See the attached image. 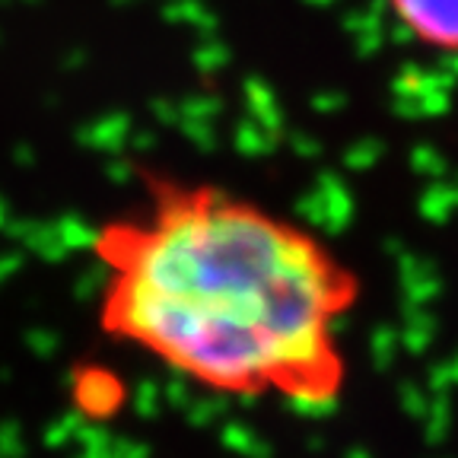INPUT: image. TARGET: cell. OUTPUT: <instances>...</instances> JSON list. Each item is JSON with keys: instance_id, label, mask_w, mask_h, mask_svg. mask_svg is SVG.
Wrapping results in <instances>:
<instances>
[{"instance_id": "7a4b0ae2", "label": "cell", "mask_w": 458, "mask_h": 458, "mask_svg": "<svg viewBox=\"0 0 458 458\" xmlns=\"http://www.w3.org/2000/svg\"><path fill=\"white\" fill-rule=\"evenodd\" d=\"M386 7L414 45L458 57V0H386Z\"/></svg>"}, {"instance_id": "6da1fadb", "label": "cell", "mask_w": 458, "mask_h": 458, "mask_svg": "<svg viewBox=\"0 0 458 458\" xmlns=\"http://www.w3.org/2000/svg\"><path fill=\"white\" fill-rule=\"evenodd\" d=\"M140 185V208L89 239L99 335L214 398L335 411L360 274L318 233L223 185L157 169Z\"/></svg>"}]
</instances>
